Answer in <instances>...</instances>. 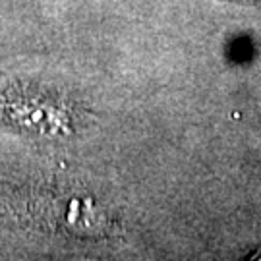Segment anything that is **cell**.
<instances>
[{"mask_svg": "<svg viewBox=\"0 0 261 261\" xmlns=\"http://www.w3.org/2000/svg\"><path fill=\"white\" fill-rule=\"evenodd\" d=\"M246 2H261V0H246Z\"/></svg>", "mask_w": 261, "mask_h": 261, "instance_id": "1", "label": "cell"}]
</instances>
